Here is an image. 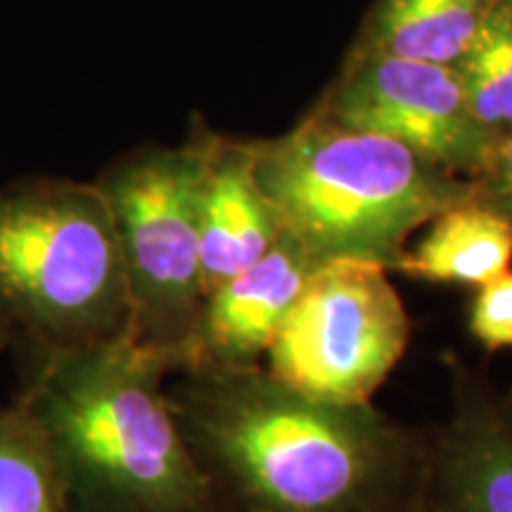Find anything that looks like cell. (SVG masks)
Returning a JSON list of instances; mask_svg holds the SVG:
<instances>
[{"instance_id": "7", "label": "cell", "mask_w": 512, "mask_h": 512, "mask_svg": "<svg viewBox=\"0 0 512 512\" xmlns=\"http://www.w3.org/2000/svg\"><path fill=\"white\" fill-rule=\"evenodd\" d=\"M316 110L342 126L392 138L470 181L496 143L472 112L453 64L380 50L351 48Z\"/></svg>"}, {"instance_id": "3", "label": "cell", "mask_w": 512, "mask_h": 512, "mask_svg": "<svg viewBox=\"0 0 512 512\" xmlns=\"http://www.w3.org/2000/svg\"><path fill=\"white\" fill-rule=\"evenodd\" d=\"M254 171L280 230L318 264L394 268L415 230L472 195L470 178L318 110L287 136L254 145Z\"/></svg>"}, {"instance_id": "10", "label": "cell", "mask_w": 512, "mask_h": 512, "mask_svg": "<svg viewBox=\"0 0 512 512\" xmlns=\"http://www.w3.org/2000/svg\"><path fill=\"white\" fill-rule=\"evenodd\" d=\"M434 512H512V427L470 396L437 458Z\"/></svg>"}, {"instance_id": "16", "label": "cell", "mask_w": 512, "mask_h": 512, "mask_svg": "<svg viewBox=\"0 0 512 512\" xmlns=\"http://www.w3.org/2000/svg\"><path fill=\"white\" fill-rule=\"evenodd\" d=\"M472 192L512 223V126L496 138L484 169L472 178Z\"/></svg>"}, {"instance_id": "6", "label": "cell", "mask_w": 512, "mask_h": 512, "mask_svg": "<svg viewBox=\"0 0 512 512\" xmlns=\"http://www.w3.org/2000/svg\"><path fill=\"white\" fill-rule=\"evenodd\" d=\"M387 266L318 264L268 349V373L313 399L363 406L401 361L411 320Z\"/></svg>"}, {"instance_id": "8", "label": "cell", "mask_w": 512, "mask_h": 512, "mask_svg": "<svg viewBox=\"0 0 512 512\" xmlns=\"http://www.w3.org/2000/svg\"><path fill=\"white\" fill-rule=\"evenodd\" d=\"M318 261L280 235L271 252L204 297L183 370L261 368L280 325Z\"/></svg>"}, {"instance_id": "9", "label": "cell", "mask_w": 512, "mask_h": 512, "mask_svg": "<svg viewBox=\"0 0 512 512\" xmlns=\"http://www.w3.org/2000/svg\"><path fill=\"white\" fill-rule=\"evenodd\" d=\"M283 230L256 181L254 145L207 140L200 190L204 297L271 252Z\"/></svg>"}, {"instance_id": "15", "label": "cell", "mask_w": 512, "mask_h": 512, "mask_svg": "<svg viewBox=\"0 0 512 512\" xmlns=\"http://www.w3.org/2000/svg\"><path fill=\"white\" fill-rule=\"evenodd\" d=\"M467 325L486 351L512 349V271L477 287Z\"/></svg>"}, {"instance_id": "14", "label": "cell", "mask_w": 512, "mask_h": 512, "mask_svg": "<svg viewBox=\"0 0 512 512\" xmlns=\"http://www.w3.org/2000/svg\"><path fill=\"white\" fill-rule=\"evenodd\" d=\"M0 512H69L46 439L19 403L0 411Z\"/></svg>"}, {"instance_id": "11", "label": "cell", "mask_w": 512, "mask_h": 512, "mask_svg": "<svg viewBox=\"0 0 512 512\" xmlns=\"http://www.w3.org/2000/svg\"><path fill=\"white\" fill-rule=\"evenodd\" d=\"M512 264V223L475 192L441 211L425 238L406 249L394 271L422 283L482 287Z\"/></svg>"}, {"instance_id": "17", "label": "cell", "mask_w": 512, "mask_h": 512, "mask_svg": "<svg viewBox=\"0 0 512 512\" xmlns=\"http://www.w3.org/2000/svg\"><path fill=\"white\" fill-rule=\"evenodd\" d=\"M5 342H10V335H8V330L3 328V323H0V349L5 347Z\"/></svg>"}, {"instance_id": "12", "label": "cell", "mask_w": 512, "mask_h": 512, "mask_svg": "<svg viewBox=\"0 0 512 512\" xmlns=\"http://www.w3.org/2000/svg\"><path fill=\"white\" fill-rule=\"evenodd\" d=\"M494 0H375L354 48L456 64Z\"/></svg>"}, {"instance_id": "2", "label": "cell", "mask_w": 512, "mask_h": 512, "mask_svg": "<svg viewBox=\"0 0 512 512\" xmlns=\"http://www.w3.org/2000/svg\"><path fill=\"white\" fill-rule=\"evenodd\" d=\"M171 370L126 332L34 356L17 403L46 439L69 512H216L162 387Z\"/></svg>"}, {"instance_id": "1", "label": "cell", "mask_w": 512, "mask_h": 512, "mask_svg": "<svg viewBox=\"0 0 512 512\" xmlns=\"http://www.w3.org/2000/svg\"><path fill=\"white\" fill-rule=\"evenodd\" d=\"M169 399L216 501L238 512H384L406 467L370 403L313 399L264 368L188 370Z\"/></svg>"}, {"instance_id": "5", "label": "cell", "mask_w": 512, "mask_h": 512, "mask_svg": "<svg viewBox=\"0 0 512 512\" xmlns=\"http://www.w3.org/2000/svg\"><path fill=\"white\" fill-rule=\"evenodd\" d=\"M204 145L147 152L100 185L124 249L131 320L126 335L166 356L174 370L204 304L200 190Z\"/></svg>"}, {"instance_id": "13", "label": "cell", "mask_w": 512, "mask_h": 512, "mask_svg": "<svg viewBox=\"0 0 512 512\" xmlns=\"http://www.w3.org/2000/svg\"><path fill=\"white\" fill-rule=\"evenodd\" d=\"M456 69L472 112L491 136L512 126V0H494Z\"/></svg>"}, {"instance_id": "4", "label": "cell", "mask_w": 512, "mask_h": 512, "mask_svg": "<svg viewBox=\"0 0 512 512\" xmlns=\"http://www.w3.org/2000/svg\"><path fill=\"white\" fill-rule=\"evenodd\" d=\"M131 290L100 185L36 181L0 190V323L34 356L128 330Z\"/></svg>"}]
</instances>
